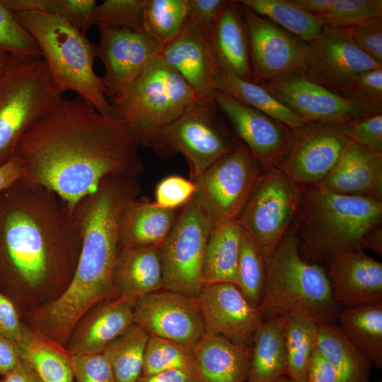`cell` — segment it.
Returning a JSON list of instances; mask_svg holds the SVG:
<instances>
[{"label":"cell","instance_id":"obj_1","mask_svg":"<svg viewBox=\"0 0 382 382\" xmlns=\"http://www.w3.org/2000/svg\"><path fill=\"white\" fill-rule=\"evenodd\" d=\"M139 146L112 116L82 98H62L35 122L20 140L13 156L21 179L47 188L73 209L96 191L109 175L137 178L145 170Z\"/></svg>","mask_w":382,"mask_h":382},{"label":"cell","instance_id":"obj_2","mask_svg":"<svg viewBox=\"0 0 382 382\" xmlns=\"http://www.w3.org/2000/svg\"><path fill=\"white\" fill-rule=\"evenodd\" d=\"M81 245L72 209L54 192L23 179L0 192V290L21 316L64 293Z\"/></svg>","mask_w":382,"mask_h":382},{"label":"cell","instance_id":"obj_3","mask_svg":"<svg viewBox=\"0 0 382 382\" xmlns=\"http://www.w3.org/2000/svg\"><path fill=\"white\" fill-rule=\"evenodd\" d=\"M140 192L137 178L109 175L78 202L72 210L82 245L72 280L57 299L24 315L26 325L66 348L80 318L98 303L116 299L112 272L119 218L125 204Z\"/></svg>","mask_w":382,"mask_h":382},{"label":"cell","instance_id":"obj_4","mask_svg":"<svg viewBox=\"0 0 382 382\" xmlns=\"http://www.w3.org/2000/svg\"><path fill=\"white\" fill-rule=\"evenodd\" d=\"M299 231L301 257L326 262L335 253L363 250L366 236L382 226V200L336 194L301 187Z\"/></svg>","mask_w":382,"mask_h":382},{"label":"cell","instance_id":"obj_5","mask_svg":"<svg viewBox=\"0 0 382 382\" xmlns=\"http://www.w3.org/2000/svg\"><path fill=\"white\" fill-rule=\"evenodd\" d=\"M299 220L265 263V284L258 305L262 320L300 311L319 322L336 323L341 306L334 300L326 270L300 254Z\"/></svg>","mask_w":382,"mask_h":382},{"label":"cell","instance_id":"obj_6","mask_svg":"<svg viewBox=\"0 0 382 382\" xmlns=\"http://www.w3.org/2000/svg\"><path fill=\"white\" fill-rule=\"evenodd\" d=\"M37 44L54 82L64 93L75 92L98 112L112 116L101 77L94 70L97 45L86 34L53 13H13Z\"/></svg>","mask_w":382,"mask_h":382},{"label":"cell","instance_id":"obj_7","mask_svg":"<svg viewBox=\"0 0 382 382\" xmlns=\"http://www.w3.org/2000/svg\"><path fill=\"white\" fill-rule=\"evenodd\" d=\"M198 100L195 91L158 55L127 92L111 103L112 116L139 146L152 149L159 132Z\"/></svg>","mask_w":382,"mask_h":382},{"label":"cell","instance_id":"obj_8","mask_svg":"<svg viewBox=\"0 0 382 382\" xmlns=\"http://www.w3.org/2000/svg\"><path fill=\"white\" fill-rule=\"evenodd\" d=\"M62 95L42 57L11 54L0 76V166L12 158L25 132L57 108Z\"/></svg>","mask_w":382,"mask_h":382},{"label":"cell","instance_id":"obj_9","mask_svg":"<svg viewBox=\"0 0 382 382\" xmlns=\"http://www.w3.org/2000/svg\"><path fill=\"white\" fill-rule=\"evenodd\" d=\"M301 187L277 167L262 168L237 219L255 242L265 262L299 220Z\"/></svg>","mask_w":382,"mask_h":382},{"label":"cell","instance_id":"obj_10","mask_svg":"<svg viewBox=\"0 0 382 382\" xmlns=\"http://www.w3.org/2000/svg\"><path fill=\"white\" fill-rule=\"evenodd\" d=\"M262 168L245 144L236 146L192 180V201L213 224L238 218Z\"/></svg>","mask_w":382,"mask_h":382},{"label":"cell","instance_id":"obj_11","mask_svg":"<svg viewBox=\"0 0 382 382\" xmlns=\"http://www.w3.org/2000/svg\"><path fill=\"white\" fill-rule=\"evenodd\" d=\"M216 110L214 101H198L159 132L152 149L163 158L181 154L194 180L238 146L219 123Z\"/></svg>","mask_w":382,"mask_h":382},{"label":"cell","instance_id":"obj_12","mask_svg":"<svg viewBox=\"0 0 382 382\" xmlns=\"http://www.w3.org/2000/svg\"><path fill=\"white\" fill-rule=\"evenodd\" d=\"M213 225L192 199L183 206L172 230L159 246L162 289L197 298L204 286V257Z\"/></svg>","mask_w":382,"mask_h":382},{"label":"cell","instance_id":"obj_13","mask_svg":"<svg viewBox=\"0 0 382 382\" xmlns=\"http://www.w3.org/2000/svg\"><path fill=\"white\" fill-rule=\"evenodd\" d=\"M259 85L306 124L340 127L371 114L361 105L318 83L303 72L278 76Z\"/></svg>","mask_w":382,"mask_h":382},{"label":"cell","instance_id":"obj_14","mask_svg":"<svg viewBox=\"0 0 382 382\" xmlns=\"http://www.w3.org/2000/svg\"><path fill=\"white\" fill-rule=\"evenodd\" d=\"M98 30L97 57L105 67L101 80L111 103L127 92L164 46L144 33L128 28L102 26Z\"/></svg>","mask_w":382,"mask_h":382},{"label":"cell","instance_id":"obj_15","mask_svg":"<svg viewBox=\"0 0 382 382\" xmlns=\"http://www.w3.org/2000/svg\"><path fill=\"white\" fill-rule=\"evenodd\" d=\"M349 139L340 127L306 124L292 130L276 167L301 187H315L331 172Z\"/></svg>","mask_w":382,"mask_h":382},{"label":"cell","instance_id":"obj_16","mask_svg":"<svg viewBox=\"0 0 382 382\" xmlns=\"http://www.w3.org/2000/svg\"><path fill=\"white\" fill-rule=\"evenodd\" d=\"M134 322L149 335L193 348L207 332L197 299L161 289L138 299Z\"/></svg>","mask_w":382,"mask_h":382},{"label":"cell","instance_id":"obj_17","mask_svg":"<svg viewBox=\"0 0 382 382\" xmlns=\"http://www.w3.org/2000/svg\"><path fill=\"white\" fill-rule=\"evenodd\" d=\"M237 3L248 42L251 82L259 84L278 76L303 72L307 44Z\"/></svg>","mask_w":382,"mask_h":382},{"label":"cell","instance_id":"obj_18","mask_svg":"<svg viewBox=\"0 0 382 382\" xmlns=\"http://www.w3.org/2000/svg\"><path fill=\"white\" fill-rule=\"evenodd\" d=\"M378 68L382 64L362 52L339 28L324 27L307 44L303 73L338 93L356 76Z\"/></svg>","mask_w":382,"mask_h":382},{"label":"cell","instance_id":"obj_19","mask_svg":"<svg viewBox=\"0 0 382 382\" xmlns=\"http://www.w3.org/2000/svg\"><path fill=\"white\" fill-rule=\"evenodd\" d=\"M197 299L207 332L252 345L262 316L258 307L251 305L235 284H204Z\"/></svg>","mask_w":382,"mask_h":382},{"label":"cell","instance_id":"obj_20","mask_svg":"<svg viewBox=\"0 0 382 382\" xmlns=\"http://www.w3.org/2000/svg\"><path fill=\"white\" fill-rule=\"evenodd\" d=\"M213 101L260 166L276 167L286 148L292 129L226 93L215 91Z\"/></svg>","mask_w":382,"mask_h":382},{"label":"cell","instance_id":"obj_21","mask_svg":"<svg viewBox=\"0 0 382 382\" xmlns=\"http://www.w3.org/2000/svg\"><path fill=\"white\" fill-rule=\"evenodd\" d=\"M332 296L340 306L382 303V263L364 250L343 251L325 262Z\"/></svg>","mask_w":382,"mask_h":382},{"label":"cell","instance_id":"obj_22","mask_svg":"<svg viewBox=\"0 0 382 382\" xmlns=\"http://www.w3.org/2000/svg\"><path fill=\"white\" fill-rule=\"evenodd\" d=\"M160 56L195 91L198 101L213 102L219 64L206 35L185 23Z\"/></svg>","mask_w":382,"mask_h":382},{"label":"cell","instance_id":"obj_23","mask_svg":"<svg viewBox=\"0 0 382 382\" xmlns=\"http://www.w3.org/2000/svg\"><path fill=\"white\" fill-rule=\"evenodd\" d=\"M315 187L336 194L382 200V153L349 140L335 166Z\"/></svg>","mask_w":382,"mask_h":382},{"label":"cell","instance_id":"obj_24","mask_svg":"<svg viewBox=\"0 0 382 382\" xmlns=\"http://www.w3.org/2000/svg\"><path fill=\"white\" fill-rule=\"evenodd\" d=\"M133 304L118 299L100 301L75 325L66 347L71 355L102 352L134 322Z\"/></svg>","mask_w":382,"mask_h":382},{"label":"cell","instance_id":"obj_25","mask_svg":"<svg viewBox=\"0 0 382 382\" xmlns=\"http://www.w3.org/2000/svg\"><path fill=\"white\" fill-rule=\"evenodd\" d=\"M116 299L133 304L163 288L159 248L139 245L119 249L112 272Z\"/></svg>","mask_w":382,"mask_h":382},{"label":"cell","instance_id":"obj_26","mask_svg":"<svg viewBox=\"0 0 382 382\" xmlns=\"http://www.w3.org/2000/svg\"><path fill=\"white\" fill-rule=\"evenodd\" d=\"M177 211L160 207L147 198L127 202L119 218V249L139 245L159 248L177 220Z\"/></svg>","mask_w":382,"mask_h":382},{"label":"cell","instance_id":"obj_27","mask_svg":"<svg viewBox=\"0 0 382 382\" xmlns=\"http://www.w3.org/2000/svg\"><path fill=\"white\" fill-rule=\"evenodd\" d=\"M201 382H245L251 346L207 332L193 347Z\"/></svg>","mask_w":382,"mask_h":382},{"label":"cell","instance_id":"obj_28","mask_svg":"<svg viewBox=\"0 0 382 382\" xmlns=\"http://www.w3.org/2000/svg\"><path fill=\"white\" fill-rule=\"evenodd\" d=\"M207 38L219 64L251 81L246 34L236 1H226Z\"/></svg>","mask_w":382,"mask_h":382},{"label":"cell","instance_id":"obj_29","mask_svg":"<svg viewBox=\"0 0 382 382\" xmlns=\"http://www.w3.org/2000/svg\"><path fill=\"white\" fill-rule=\"evenodd\" d=\"M17 343L21 361L38 382H74L71 354L65 347L23 322Z\"/></svg>","mask_w":382,"mask_h":382},{"label":"cell","instance_id":"obj_30","mask_svg":"<svg viewBox=\"0 0 382 382\" xmlns=\"http://www.w3.org/2000/svg\"><path fill=\"white\" fill-rule=\"evenodd\" d=\"M285 316L262 320L255 331L245 382H277L286 376Z\"/></svg>","mask_w":382,"mask_h":382},{"label":"cell","instance_id":"obj_31","mask_svg":"<svg viewBox=\"0 0 382 382\" xmlns=\"http://www.w3.org/2000/svg\"><path fill=\"white\" fill-rule=\"evenodd\" d=\"M244 229L237 219L213 225L206 245L204 284L230 282L236 284L241 241Z\"/></svg>","mask_w":382,"mask_h":382},{"label":"cell","instance_id":"obj_32","mask_svg":"<svg viewBox=\"0 0 382 382\" xmlns=\"http://www.w3.org/2000/svg\"><path fill=\"white\" fill-rule=\"evenodd\" d=\"M336 324L354 347L382 368V303L341 306Z\"/></svg>","mask_w":382,"mask_h":382},{"label":"cell","instance_id":"obj_33","mask_svg":"<svg viewBox=\"0 0 382 382\" xmlns=\"http://www.w3.org/2000/svg\"><path fill=\"white\" fill-rule=\"evenodd\" d=\"M214 89L228 94L292 130L306 125L295 112L260 85L242 79L230 69L220 64L214 81Z\"/></svg>","mask_w":382,"mask_h":382},{"label":"cell","instance_id":"obj_34","mask_svg":"<svg viewBox=\"0 0 382 382\" xmlns=\"http://www.w3.org/2000/svg\"><path fill=\"white\" fill-rule=\"evenodd\" d=\"M317 347L332 366L336 382H371L373 362L345 338L336 323L319 322Z\"/></svg>","mask_w":382,"mask_h":382},{"label":"cell","instance_id":"obj_35","mask_svg":"<svg viewBox=\"0 0 382 382\" xmlns=\"http://www.w3.org/2000/svg\"><path fill=\"white\" fill-rule=\"evenodd\" d=\"M318 329L319 321L306 312L285 316L286 376L294 382H305L309 359L317 348Z\"/></svg>","mask_w":382,"mask_h":382},{"label":"cell","instance_id":"obj_36","mask_svg":"<svg viewBox=\"0 0 382 382\" xmlns=\"http://www.w3.org/2000/svg\"><path fill=\"white\" fill-rule=\"evenodd\" d=\"M241 5L268 17L308 44L320 33L324 24L319 16L308 13L292 0H241Z\"/></svg>","mask_w":382,"mask_h":382},{"label":"cell","instance_id":"obj_37","mask_svg":"<svg viewBox=\"0 0 382 382\" xmlns=\"http://www.w3.org/2000/svg\"><path fill=\"white\" fill-rule=\"evenodd\" d=\"M149 336L134 323L104 349L115 382L137 381L142 374Z\"/></svg>","mask_w":382,"mask_h":382},{"label":"cell","instance_id":"obj_38","mask_svg":"<svg viewBox=\"0 0 382 382\" xmlns=\"http://www.w3.org/2000/svg\"><path fill=\"white\" fill-rule=\"evenodd\" d=\"M187 0H147L143 13V31L165 46L183 29Z\"/></svg>","mask_w":382,"mask_h":382},{"label":"cell","instance_id":"obj_39","mask_svg":"<svg viewBox=\"0 0 382 382\" xmlns=\"http://www.w3.org/2000/svg\"><path fill=\"white\" fill-rule=\"evenodd\" d=\"M167 370L183 371L199 378L193 348L150 335L145 349L141 374L151 375Z\"/></svg>","mask_w":382,"mask_h":382},{"label":"cell","instance_id":"obj_40","mask_svg":"<svg viewBox=\"0 0 382 382\" xmlns=\"http://www.w3.org/2000/svg\"><path fill=\"white\" fill-rule=\"evenodd\" d=\"M266 280V265L253 238L244 231L240 246L236 285L248 302L261 301Z\"/></svg>","mask_w":382,"mask_h":382},{"label":"cell","instance_id":"obj_41","mask_svg":"<svg viewBox=\"0 0 382 382\" xmlns=\"http://www.w3.org/2000/svg\"><path fill=\"white\" fill-rule=\"evenodd\" d=\"M147 0H105L97 4L93 24L143 31V13Z\"/></svg>","mask_w":382,"mask_h":382},{"label":"cell","instance_id":"obj_42","mask_svg":"<svg viewBox=\"0 0 382 382\" xmlns=\"http://www.w3.org/2000/svg\"><path fill=\"white\" fill-rule=\"evenodd\" d=\"M324 26L345 28L382 17L381 0H336L331 8L319 16Z\"/></svg>","mask_w":382,"mask_h":382},{"label":"cell","instance_id":"obj_43","mask_svg":"<svg viewBox=\"0 0 382 382\" xmlns=\"http://www.w3.org/2000/svg\"><path fill=\"white\" fill-rule=\"evenodd\" d=\"M338 93L361 105L371 114L382 113V68L359 74Z\"/></svg>","mask_w":382,"mask_h":382},{"label":"cell","instance_id":"obj_44","mask_svg":"<svg viewBox=\"0 0 382 382\" xmlns=\"http://www.w3.org/2000/svg\"><path fill=\"white\" fill-rule=\"evenodd\" d=\"M0 50L12 55L42 57L34 38L1 2Z\"/></svg>","mask_w":382,"mask_h":382},{"label":"cell","instance_id":"obj_45","mask_svg":"<svg viewBox=\"0 0 382 382\" xmlns=\"http://www.w3.org/2000/svg\"><path fill=\"white\" fill-rule=\"evenodd\" d=\"M344 134L357 144L382 153V113L366 115L340 126Z\"/></svg>","mask_w":382,"mask_h":382},{"label":"cell","instance_id":"obj_46","mask_svg":"<svg viewBox=\"0 0 382 382\" xmlns=\"http://www.w3.org/2000/svg\"><path fill=\"white\" fill-rule=\"evenodd\" d=\"M337 28L366 54L382 64V17H376L357 25Z\"/></svg>","mask_w":382,"mask_h":382},{"label":"cell","instance_id":"obj_47","mask_svg":"<svg viewBox=\"0 0 382 382\" xmlns=\"http://www.w3.org/2000/svg\"><path fill=\"white\" fill-rule=\"evenodd\" d=\"M76 382H115L109 359L102 352L71 356Z\"/></svg>","mask_w":382,"mask_h":382},{"label":"cell","instance_id":"obj_48","mask_svg":"<svg viewBox=\"0 0 382 382\" xmlns=\"http://www.w3.org/2000/svg\"><path fill=\"white\" fill-rule=\"evenodd\" d=\"M95 0H50L47 12L57 15L86 34L94 25Z\"/></svg>","mask_w":382,"mask_h":382},{"label":"cell","instance_id":"obj_49","mask_svg":"<svg viewBox=\"0 0 382 382\" xmlns=\"http://www.w3.org/2000/svg\"><path fill=\"white\" fill-rule=\"evenodd\" d=\"M195 191V185L190 179L169 175L156 185L154 202L162 207L178 209L192 198Z\"/></svg>","mask_w":382,"mask_h":382},{"label":"cell","instance_id":"obj_50","mask_svg":"<svg viewBox=\"0 0 382 382\" xmlns=\"http://www.w3.org/2000/svg\"><path fill=\"white\" fill-rule=\"evenodd\" d=\"M226 1L187 0V16L185 23L196 28L208 37Z\"/></svg>","mask_w":382,"mask_h":382},{"label":"cell","instance_id":"obj_51","mask_svg":"<svg viewBox=\"0 0 382 382\" xmlns=\"http://www.w3.org/2000/svg\"><path fill=\"white\" fill-rule=\"evenodd\" d=\"M22 330L23 321L17 308L0 290V334L18 342Z\"/></svg>","mask_w":382,"mask_h":382},{"label":"cell","instance_id":"obj_52","mask_svg":"<svg viewBox=\"0 0 382 382\" xmlns=\"http://www.w3.org/2000/svg\"><path fill=\"white\" fill-rule=\"evenodd\" d=\"M305 382H336L332 366L318 347L309 359Z\"/></svg>","mask_w":382,"mask_h":382},{"label":"cell","instance_id":"obj_53","mask_svg":"<svg viewBox=\"0 0 382 382\" xmlns=\"http://www.w3.org/2000/svg\"><path fill=\"white\" fill-rule=\"evenodd\" d=\"M21 362L17 342L0 334V375L5 376Z\"/></svg>","mask_w":382,"mask_h":382},{"label":"cell","instance_id":"obj_54","mask_svg":"<svg viewBox=\"0 0 382 382\" xmlns=\"http://www.w3.org/2000/svg\"><path fill=\"white\" fill-rule=\"evenodd\" d=\"M137 382H201L187 372L180 370H167L151 375H141Z\"/></svg>","mask_w":382,"mask_h":382},{"label":"cell","instance_id":"obj_55","mask_svg":"<svg viewBox=\"0 0 382 382\" xmlns=\"http://www.w3.org/2000/svg\"><path fill=\"white\" fill-rule=\"evenodd\" d=\"M1 4L12 13L47 11L50 0H0Z\"/></svg>","mask_w":382,"mask_h":382},{"label":"cell","instance_id":"obj_56","mask_svg":"<svg viewBox=\"0 0 382 382\" xmlns=\"http://www.w3.org/2000/svg\"><path fill=\"white\" fill-rule=\"evenodd\" d=\"M23 176V168L13 156L7 163L0 166V192L21 179Z\"/></svg>","mask_w":382,"mask_h":382},{"label":"cell","instance_id":"obj_57","mask_svg":"<svg viewBox=\"0 0 382 382\" xmlns=\"http://www.w3.org/2000/svg\"><path fill=\"white\" fill-rule=\"evenodd\" d=\"M303 11L321 16L327 13L333 6L336 0H292Z\"/></svg>","mask_w":382,"mask_h":382},{"label":"cell","instance_id":"obj_58","mask_svg":"<svg viewBox=\"0 0 382 382\" xmlns=\"http://www.w3.org/2000/svg\"><path fill=\"white\" fill-rule=\"evenodd\" d=\"M1 382H38L25 364L21 361L15 369L3 376Z\"/></svg>","mask_w":382,"mask_h":382},{"label":"cell","instance_id":"obj_59","mask_svg":"<svg viewBox=\"0 0 382 382\" xmlns=\"http://www.w3.org/2000/svg\"><path fill=\"white\" fill-rule=\"evenodd\" d=\"M362 250H370L382 255V226L368 233L362 243Z\"/></svg>","mask_w":382,"mask_h":382},{"label":"cell","instance_id":"obj_60","mask_svg":"<svg viewBox=\"0 0 382 382\" xmlns=\"http://www.w3.org/2000/svg\"><path fill=\"white\" fill-rule=\"evenodd\" d=\"M11 57V54L0 50V76L3 74L8 66Z\"/></svg>","mask_w":382,"mask_h":382},{"label":"cell","instance_id":"obj_61","mask_svg":"<svg viewBox=\"0 0 382 382\" xmlns=\"http://www.w3.org/2000/svg\"><path fill=\"white\" fill-rule=\"evenodd\" d=\"M277 382H294V381H291V379H289L288 377H286L285 376H283L282 378H281Z\"/></svg>","mask_w":382,"mask_h":382},{"label":"cell","instance_id":"obj_62","mask_svg":"<svg viewBox=\"0 0 382 382\" xmlns=\"http://www.w3.org/2000/svg\"><path fill=\"white\" fill-rule=\"evenodd\" d=\"M378 382H381V381H378Z\"/></svg>","mask_w":382,"mask_h":382}]
</instances>
